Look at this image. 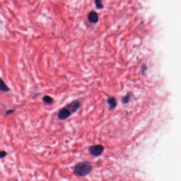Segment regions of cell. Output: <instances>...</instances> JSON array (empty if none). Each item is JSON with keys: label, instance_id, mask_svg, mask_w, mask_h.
Returning <instances> with one entry per match:
<instances>
[{"label": "cell", "instance_id": "obj_4", "mask_svg": "<svg viewBox=\"0 0 181 181\" xmlns=\"http://www.w3.org/2000/svg\"><path fill=\"white\" fill-rule=\"evenodd\" d=\"M80 103L78 101H75L67 105L66 107L70 110L72 113H73L76 112L79 109V108H80Z\"/></svg>", "mask_w": 181, "mask_h": 181}, {"label": "cell", "instance_id": "obj_10", "mask_svg": "<svg viewBox=\"0 0 181 181\" xmlns=\"http://www.w3.org/2000/svg\"><path fill=\"white\" fill-rule=\"evenodd\" d=\"M95 2L96 4V7H98V9H102L103 7L102 0H95Z\"/></svg>", "mask_w": 181, "mask_h": 181}, {"label": "cell", "instance_id": "obj_6", "mask_svg": "<svg viewBox=\"0 0 181 181\" xmlns=\"http://www.w3.org/2000/svg\"><path fill=\"white\" fill-rule=\"evenodd\" d=\"M107 102H108V105H109V108L110 109H113L117 106L116 99L114 97L108 98Z\"/></svg>", "mask_w": 181, "mask_h": 181}, {"label": "cell", "instance_id": "obj_3", "mask_svg": "<svg viewBox=\"0 0 181 181\" xmlns=\"http://www.w3.org/2000/svg\"><path fill=\"white\" fill-rule=\"evenodd\" d=\"M72 113L70 111V110L68 108H64L62 109L59 111L58 113V118L61 120H64L65 119H67L68 118H69L70 115H71Z\"/></svg>", "mask_w": 181, "mask_h": 181}, {"label": "cell", "instance_id": "obj_2", "mask_svg": "<svg viewBox=\"0 0 181 181\" xmlns=\"http://www.w3.org/2000/svg\"><path fill=\"white\" fill-rule=\"evenodd\" d=\"M105 149L104 147L101 145H93L89 148V152L93 156H99L101 155Z\"/></svg>", "mask_w": 181, "mask_h": 181}, {"label": "cell", "instance_id": "obj_8", "mask_svg": "<svg viewBox=\"0 0 181 181\" xmlns=\"http://www.w3.org/2000/svg\"><path fill=\"white\" fill-rule=\"evenodd\" d=\"M43 101L47 104H51L53 102V99L49 96L46 95L43 98Z\"/></svg>", "mask_w": 181, "mask_h": 181}, {"label": "cell", "instance_id": "obj_11", "mask_svg": "<svg viewBox=\"0 0 181 181\" xmlns=\"http://www.w3.org/2000/svg\"><path fill=\"white\" fill-rule=\"evenodd\" d=\"M7 153L5 151H2L0 150V158H3L6 156Z\"/></svg>", "mask_w": 181, "mask_h": 181}, {"label": "cell", "instance_id": "obj_1", "mask_svg": "<svg viewBox=\"0 0 181 181\" xmlns=\"http://www.w3.org/2000/svg\"><path fill=\"white\" fill-rule=\"evenodd\" d=\"M92 165L88 162H82L75 165L74 168V174L77 176H85L90 173Z\"/></svg>", "mask_w": 181, "mask_h": 181}, {"label": "cell", "instance_id": "obj_7", "mask_svg": "<svg viewBox=\"0 0 181 181\" xmlns=\"http://www.w3.org/2000/svg\"><path fill=\"white\" fill-rule=\"evenodd\" d=\"M9 90V88L7 87V85L4 83L3 80L0 78V91L2 92H8Z\"/></svg>", "mask_w": 181, "mask_h": 181}, {"label": "cell", "instance_id": "obj_5", "mask_svg": "<svg viewBox=\"0 0 181 181\" xmlns=\"http://www.w3.org/2000/svg\"><path fill=\"white\" fill-rule=\"evenodd\" d=\"M88 20L91 23L97 22L99 20L98 13L95 11L91 12L88 15Z\"/></svg>", "mask_w": 181, "mask_h": 181}, {"label": "cell", "instance_id": "obj_9", "mask_svg": "<svg viewBox=\"0 0 181 181\" xmlns=\"http://www.w3.org/2000/svg\"><path fill=\"white\" fill-rule=\"evenodd\" d=\"M130 99V94H128L126 96L123 97L122 99V103L123 104H127L129 101Z\"/></svg>", "mask_w": 181, "mask_h": 181}]
</instances>
